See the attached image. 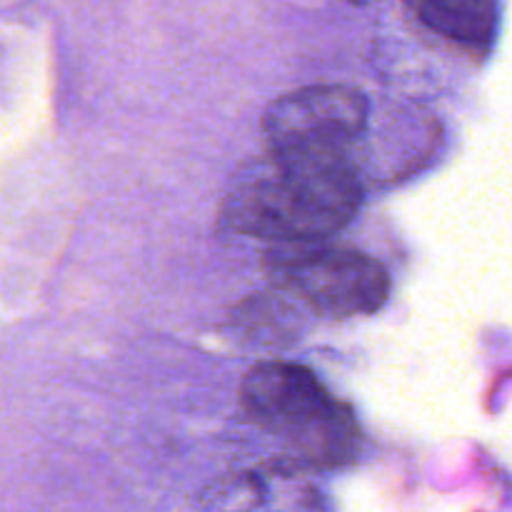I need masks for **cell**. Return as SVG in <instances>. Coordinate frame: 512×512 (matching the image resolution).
<instances>
[{"label": "cell", "instance_id": "obj_1", "mask_svg": "<svg viewBox=\"0 0 512 512\" xmlns=\"http://www.w3.org/2000/svg\"><path fill=\"white\" fill-rule=\"evenodd\" d=\"M363 188L345 153L268 155L228 195L225 215L245 235L318 243L355 218Z\"/></svg>", "mask_w": 512, "mask_h": 512}, {"label": "cell", "instance_id": "obj_2", "mask_svg": "<svg viewBox=\"0 0 512 512\" xmlns=\"http://www.w3.org/2000/svg\"><path fill=\"white\" fill-rule=\"evenodd\" d=\"M240 403L255 425L315 468H340L358 455L360 428L313 370L260 363L240 385Z\"/></svg>", "mask_w": 512, "mask_h": 512}, {"label": "cell", "instance_id": "obj_3", "mask_svg": "<svg viewBox=\"0 0 512 512\" xmlns=\"http://www.w3.org/2000/svg\"><path fill=\"white\" fill-rule=\"evenodd\" d=\"M268 255L275 283L328 318L370 315L390 295L388 270L358 250L290 243Z\"/></svg>", "mask_w": 512, "mask_h": 512}, {"label": "cell", "instance_id": "obj_4", "mask_svg": "<svg viewBox=\"0 0 512 512\" xmlns=\"http://www.w3.org/2000/svg\"><path fill=\"white\" fill-rule=\"evenodd\" d=\"M370 105L350 85H308L265 108L260 135L268 155L345 153L368 125Z\"/></svg>", "mask_w": 512, "mask_h": 512}, {"label": "cell", "instance_id": "obj_5", "mask_svg": "<svg viewBox=\"0 0 512 512\" xmlns=\"http://www.w3.org/2000/svg\"><path fill=\"white\" fill-rule=\"evenodd\" d=\"M415 18L460 48L488 50L498 30V0H405Z\"/></svg>", "mask_w": 512, "mask_h": 512}, {"label": "cell", "instance_id": "obj_6", "mask_svg": "<svg viewBox=\"0 0 512 512\" xmlns=\"http://www.w3.org/2000/svg\"><path fill=\"white\" fill-rule=\"evenodd\" d=\"M348 3H355V5H363V3H368V0H348Z\"/></svg>", "mask_w": 512, "mask_h": 512}]
</instances>
